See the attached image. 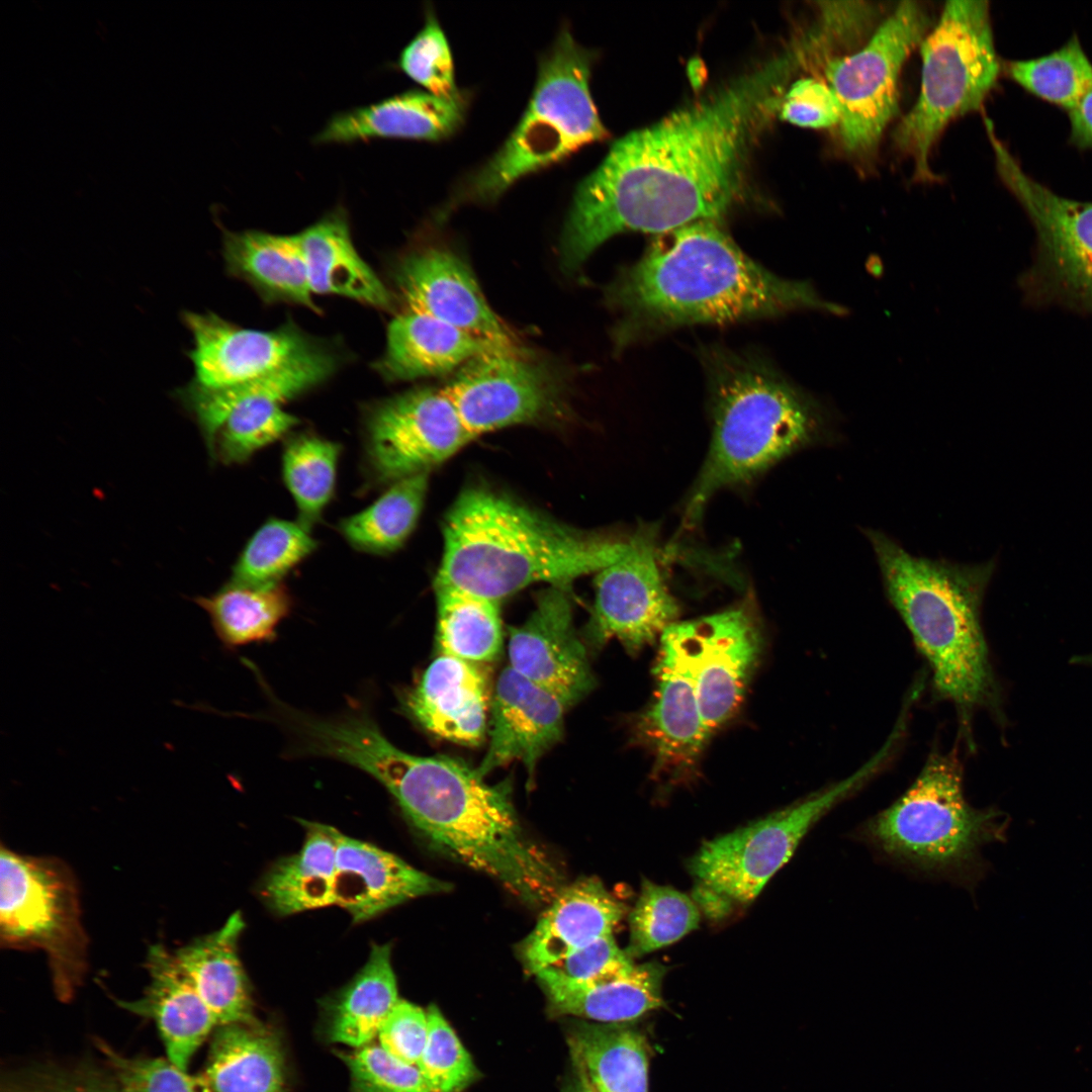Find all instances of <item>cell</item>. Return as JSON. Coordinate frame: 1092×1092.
I'll return each instance as SVG.
<instances>
[{"instance_id": "2", "label": "cell", "mask_w": 1092, "mask_h": 1092, "mask_svg": "<svg viewBox=\"0 0 1092 1092\" xmlns=\"http://www.w3.org/2000/svg\"><path fill=\"white\" fill-rule=\"evenodd\" d=\"M298 738L303 756L339 760L368 774L433 845L525 903H549L562 889L557 867L524 831L510 784L490 785L477 768L451 757L401 750L357 708L308 715Z\"/></svg>"}, {"instance_id": "15", "label": "cell", "mask_w": 1092, "mask_h": 1092, "mask_svg": "<svg viewBox=\"0 0 1092 1092\" xmlns=\"http://www.w3.org/2000/svg\"><path fill=\"white\" fill-rule=\"evenodd\" d=\"M472 439L443 388H418L371 411L366 463L375 483H393L429 472Z\"/></svg>"}, {"instance_id": "40", "label": "cell", "mask_w": 1092, "mask_h": 1092, "mask_svg": "<svg viewBox=\"0 0 1092 1092\" xmlns=\"http://www.w3.org/2000/svg\"><path fill=\"white\" fill-rule=\"evenodd\" d=\"M428 481L429 472H424L391 483L369 507L341 521V535L352 547L363 552L388 554L396 551L418 523Z\"/></svg>"}, {"instance_id": "30", "label": "cell", "mask_w": 1092, "mask_h": 1092, "mask_svg": "<svg viewBox=\"0 0 1092 1092\" xmlns=\"http://www.w3.org/2000/svg\"><path fill=\"white\" fill-rule=\"evenodd\" d=\"M312 294H333L387 308V288L356 251L347 213L337 207L295 235Z\"/></svg>"}, {"instance_id": "38", "label": "cell", "mask_w": 1092, "mask_h": 1092, "mask_svg": "<svg viewBox=\"0 0 1092 1092\" xmlns=\"http://www.w3.org/2000/svg\"><path fill=\"white\" fill-rule=\"evenodd\" d=\"M193 602L206 612L226 648L273 639L291 607L290 596L281 583L249 586L230 581L209 596L193 598Z\"/></svg>"}, {"instance_id": "16", "label": "cell", "mask_w": 1092, "mask_h": 1092, "mask_svg": "<svg viewBox=\"0 0 1092 1092\" xmlns=\"http://www.w3.org/2000/svg\"><path fill=\"white\" fill-rule=\"evenodd\" d=\"M596 574L590 634L597 644L617 639L635 653L675 623L678 605L665 582L653 531L639 530L626 553Z\"/></svg>"}, {"instance_id": "27", "label": "cell", "mask_w": 1092, "mask_h": 1092, "mask_svg": "<svg viewBox=\"0 0 1092 1092\" xmlns=\"http://www.w3.org/2000/svg\"><path fill=\"white\" fill-rule=\"evenodd\" d=\"M625 912V905L596 878H581L563 887L521 946L526 969L536 975L612 934Z\"/></svg>"}, {"instance_id": "52", "label": "cell", "mask_w": 1092, "mask_h": 1092, "mask_svg": "<svg viewBox=\"0 0 1092 1092\" xmlns=\"http://www.w3.org/2000/svg\"><path fill=\"white\" fill-rule=\"evenodd\" d=\"M428 1015L421 1007L399 999L381 1024L380 1046L392 1057L418 1066L428 1038Z\"/></svg>"}, {"instance_id": "9", "label": "cell", "mask_w": 1092, "mask_h": 1092, "mask_svg": "<svg viewBox=\"0 0 1092 1092\" xmlns=\"http://www.w3.org/2000/svg\"><path fill=\"white\" fill-rule=\"evenodd\" d=\"M918 98L894 133L898 150L914 163L922 182L935 176L929 166L933 146L954 119L978 110L996 84V55L986 1H949L921 42Z\"/></svg>"}, {"instance_id": "1", "label": "cell", "mask_w": 1092, "mask_h": 1092, "mask_svg": "<svg viewBox=\"0 0 1092 1092\" xmlns=\"http://www.w3.org/2000/svg\"><path fill=\"white\" fill-rule=\"evenodd\" d=\"M783 58L617 141L576 186L559 243L577 270L627 232L660 235L724 216L741 194L747 147L793 67Z\"/></svg>"}, {"instance_id": "28", "label": "cell", "mask_w": 1092, "mask_h": 1092, "mask_svg": "<svg viewBox=\"0 0 1092 1092\" xmlns=\"http://www.w3.org/2000/svg\"><path fill=\"white\" fill-rule=\"evenodd\" d=\"M304 390V376L294 367L231 388L233 407L216 433L211 457L226 465L244 463L286 435L299 420L282 404Z\"/></svg>"}, {"instance_id": "13", "label": "cell", "mask_w": 1092, "mask_h": 1092, "mask_svg": "<svg viewBox=\"0 0 1092 1092\" xmlns=\"http://www.w3.org/2000/svg\"><path fill=\"white\" fill-rule=\"evenodd\" d=\"M659 639L690 672L712 734L737 711L758 661L761 636L752 607L675 622Z\"/></svg>"}, {"instance_id": "50", "label": "cell", "mask_w": 1092, "mask_h": 1092, "mask_svg": "<svg viewBox=\"0 0 1092 1092\" xmlns=\"http://www.w3.org/2000/svg\"><path fill=\"white\" fill-rule=\"evenodd\" d=\"M1 1092H117L109 1070L39 1066L7 1076Z\"/></svg>"}, {"instance_id": "12", "label": "cell", "mask_w": 1092, "mask_h": 1092, "mask_svg": "<svg viewBox=\"0 0 1092 1092\" xmlns=\"http://www.w3.org/2000/svg\"><path fill=\"white\" fill-rule=\"evenodd\" d=\"M929 20L922 3L901 2L863 47L827 64L826 83L841 109L839 138L849 156L866 159L878 148L897 111L903 65L924 39Z\"/></svg>"}, {"instance_id": "26", "label": "cell", "mask_w": 1092, "mask_h": 1092, "mask_svg": "<svg viewBox=\"0 0 1092 1092\" xmlns=\"http://www.w3.org/2000/svg\"><path fill=\"white\" fill-rule=\"evenodd\" d=\"M146 967L150 984L134 1001H118L135 1014L152 1018L160 1031L168 1059L183 1071L217 1021L197 993L174 952L152 945Z\"/></svg>"}, {"instance_id": "36", "label": "cell", "mask_w": 1092, "mask_h": 1092, "mask_svg": "<svg viewBox=\"0 0 1092 1092\" xmlns=\"http://www.w3.org/2000/svg\"><path fill=\"white\" fill-rule=\"evenodd\" d=\"M666 968L658 962L635 965L616 980L593 986L541 982L551 1007L560 1014L600 1023L631 1022L663 1006Z\"/></svg>"}, {"instance_id": "53", "label": "cell", "mask_w": 1092, "mask_h": 1092, "mask_svg": "<svg viewBox=\"0 0 1092 1092\" xmlns=\"http://www.w3.org/2000/svg\"><path fill=\"white\" fill-rule=\"evenodd\" d=\"M1072 140L1079 146L1092 147V87L1069 111Z\"/></svg>"}, {"instance_id": "14", "label": "cell", "mask_w": 1092, "mask_h": 1092, "mask_svg": "<svg viewBox=\"0 0 1092 1092\" xmlns=\"http://www.w3.org/2000/svg\"><path fill=\"white\" fill-rule=\"evenodd\" d=\"M998 173L1038 239L1036 272L1051 293L1092 311V202L1059 196L1027 176L986 120Z\"/></svg>"}, {"instance_id": "33", "label": "cell", "mask_w": 1092, "mask_h": 1092, "mask_svg": "<svg viewBox=\"0 0 1092 1092\" xmlns=\"http://www.w3.org/2000/svg\"><path fill=\"white\" fill-rule=\"evenodd\" d=\"M299 821L305 829L301 848L277 860L262 882L263 898L279 915L334 906L339 830Z\"/></svg>"}, {"instance_id": "29", "label": "cell", "mask_w": 1092, "mask_h": 1092, "mask_svg": "<svg viewBox=\"0 0 1092 1092\" xmlns=\"http://www.w3.org/2000/svg\"><path fill=\"white\" fill-rule=\"evenodd\" d=\"M497 349L510 348L406 309L390 322L385 351L375 366L388 380H412L458 370L477 356Z\"/></svg>"}, {"instance_id": "20", "label": "cell", "mask_w": 1092, "mask_h": 1092, "mask_svg": "<svg viewBox=\"0 0 1092 1092\" xmlns=\"http://www.w3.org/2000/svg\"><path fill=\"white\" fill-rule=\"evenodd\" d=\"M407 309L422 312L504 348H520L487 303L473 273L456 254L428 247L405 256L394 273Z\"/></svg>"}, {"instance_id": "5", "label": "cell", "mask_w": 1092, "mask_h": 1092, "mask_svg": "<svg viewBox=\"0 0 1092 1092\" xmlns=\"http://www.w3.org/2000/svg\"><path fill=\"white\" fill-rule=\"evenodd\" d=\"M864 533L888 599L927 660L937 694L954 704L965 720L984 708L1004 726L1002 688L981 622L995 560L961 564L919 557L883 532Z\"/></svg>"}, {"instance_id": "49", "label": "cell", "mask_w": 1092, "mask_h": 1092, "mask_svg": "<svg viewBox=\"0 0 1092 1092\" xmlns=\"http://www.w3.org/2000/svg\"><path fill=\"white\" fill-rule=\"evenodd\" d=\"M349 1068L353 1092H432L421 1070L377 1044L339 1053Z\"/></svg>"}, {"instance_id": "25", "label": "cell", "mask_w": 1092, "mask_h": 1092, "mask_svg": "<svg viewBox=\"0 0 1092 1092\" xmlns=\"http://www.w3.org/2000/svg\"><path fill=\"white\" fill-rule=\"evenodd\" d=\"M405 711L430 733L468 746L484 738L487 680L475 663L440 654L403 700Z\"/></svg>"}, {"instance_id": "18", "label": "cell", "mask_w": 1092, "mask_h": 1092, "mask_svg": "<svg viewBox=\"0 0 1092 1092\" xmlns=\"http://www.w3.org/2000/svg\"><path fill=\"white\" fill-rule=\"evenodd\" d=\"M181 317L193 338L187 352L194 368L191 382L207 389L240 385L323 351L293 325L258 331L211 311L185 310Z\"/></svg>"}, {"instance_id": "32", "label": "cell", "mask_w": 1092, "mask_h": 1092, "mask_svg": "<svg viewBox=\"0 0 1092 1092\" xmlns=\"http://www.w3.org/2000/svg\"><path fill=\"white\" fill-rule=\"evenodd\" d=\"M202 1076L213 1092H286L279 1035L259 1022L219 1025Z\"/></svg>"}, {"instance_id": "23", "label": "cell", "mask_w": 1092, "mask_h": 1092, "mask_svg": "<svg viewBox=\"0 0 1092 1092\" xmlns=\"http://www.w3.org/2000/svg\"><path fill=\"white\" fill-rule=\"evenodd\" d=\"M472 97V91L468 89L453 98L439 97L423 89L407 90L334 115L315 135L314 142L445 141L455 135L465 123Z\"/></svg>"}, {"instance_id": "19", "label": "cell", "mask_w": 1092, "mask_h": 1092, "mask_svg": "<svg viewBox=\"0 0 1092 1092\" xmlns=\"http://www.w3.org/2000/svg\"><path fill=\"white\" fill-rule=\"evenodd\" d=\"M565 585L543 590L526 622L511 628L509 666L552 693L567 708L590 692L595 678L574 630Z\"/></svg>"}, {"instance_id": "46", "label": "cell", "mask_w": 1092, "mask_h": 1092, "mask_svg": "<svg viewBox=\"0 0 1092 1092\" xmlns=\"http://www.w3.org/2000/svg\"><path fill=\"white\" fill-rule=\"evenodd\" d=\"M427 1015L428 1038L418 1067L432 1092H462L478 1070L439 1008L431 1005Z\"/></svg>"}, {"instance_id": "37", "label": "cell", "mask_w": 1092, "mask_h": 1092, "mask_svg": "<svg viewBox=\"0 0 1092 1092\" xmlns=\"http://www.w3.org/2000/svg\"><path fill=\"white\" fill-rule=\"evenodd\" d=\"M398 1000L391 946L374 943L366 964L333 1003L330 1038L356 1049L369 1044Z\"/></svg>"}, {"instance_id": "47", "label": "cell", "mask_w": 1092, "mask_h": 1092, "mask_svg": "<svg viewBox=\"0 0 1092 1092\" xmlns=\"http://www.w3.org/2000/svg\"><path fill=\"white\" fill-rule=\"evenodd\" d=\"M634 967V960L609 934L549 965L536 976L540 983L593 986L621 978Z\"/></svg>"}, {"instance_id": "3", "label": "cell", "mask_w": 1092, "mask_h": 1092, "mask_svg": "<svg viewBox=\"0 0 1092 1092\" xmlns=\"http://www.w3.org/2000/svg\"><path fill=\"white\" fill-rule=\"evenodd\" d=\"M621 346L690 325H724L802 309L841 314L807 282L785 279L747 256L718 221L653 238L606 289Z\"/></svg>"}, {"instance_id": "8", "label": "cell", "mask_w": 1092, "mask_h": 1092, "mask_svg": "<svg viewBox=\"0 0 1092 1092\" xmlns=\"http://www.w3.org/2000/svg\"><path fill=\"white\" fill-rule=\"evenodd\" d=\"M956 748L932 753L914 783L860 828L881 854L921 872L963 876L983 845L1002 839V812L978 809L966 799Z\"/></svg>"}, {"instance_id": "54", "label": "cell", "mask_w": 1092, "mask_h": 1092, "mask_svg": "<svg viewBox=\"0 0 1092 1092\" xmlns=\"http://www.w3.org/2000/svg\"><path fill=\"white\" fill-rule=\"evenodd\" d=\"M575 1067V1077L564 1092H595L583 1072Z\"/></svg>"}, {"instance_id": "34", "label": "cell", "mask_w": 1092, "mask_h": 1092, "mask_svg": "<svg viewBox=\"0 0 1092 1092\" xmlns=\"http://www.w3.org/2000/svg\"><path fill=\"white\" fill-rule=\"evenodd\" d=\"M568 1045L595 1092H648L651 1049L631 1022H581L571 1029Z\"/></svg>"}, {"instance_id": "44", "label": "cell", "mask_w": 1092, "mask_h": 1092, "mask_svg": "<svg viewBox=\"0 0 1092 1092\" xmlns=\"http://www.w3.org/2000/svg\"><path fill=\"white\" fill-rule=\"evenodd\" d=\"M1008 73L1029 92L1068 111L1092 87V64L1076 36L1050 55L1010 63Z\"/></svg>"}, {"instance_id": "6", "label": "cell", "mask_w": 1092, "mask_h": 1092, "mask_svg": "<svg viewBox=\"0 0 1092 1092\" xmlns=\"http://www.w3.org/2000/svg\"><path fill=\"white\" fill-rule=\"evenodd\" d=\"M709 383L712 438L690 492L685 521L696 523L719 490L750 482L826 439L822 407L759 357L724 348L702 354Z\"/></svg>"}, {"instance_id": "45", "label": "cell", "mask_w": 1092, "mask_h": 1092, "mask_svg": "<svg viewBox=\"0 0 1092 1092\" xmlns=\"http://www.w3.org/2000/svg\"><path fill=\"white\" fill-rule=\"evenodd\" d=\"M397 67L436 96L453 98L463 90L456 84L451 48L432 7L425 9L424 25L400 52Z\"/></svg>"}, {"instance_id": "43", "label": "cell", "mask_w": 1092, "mask_h": 1092, "mask_svg": "<svg viewBox=\"0 0 1092 1092\" xmlns=\"http://www.w3.org/2000/svg\"><path fill=\"white\" fill-rule=\"evenodd\" d=\"M700 912L686 894L643 880L629 915L630 936L625 951L634 960L669 945L696 929Z\"/></svg>"}, {"instance_id": "24", "label": "cell", "mask_w": 1092, "mask_h": 1092, "mask_svg": "<svg viewBox=\"0 0 1092 1092\" xmlns=\"http://www.w3.org/2000/svg\"><path fill=\"white\" fill-rule=\"evenodd\" d=\"M447 889L446 883L397 855L339 831L334 906L345 909L354 922Z\"/></svg>"}, {"instance_id": "31", "label": "cell", "mask_w": 1092, "mask_h": 1092, "mask_svg": "<svg viewBox=\"0 0 1092 1092\" xmlns=\"http://www.w3.org/2000/svg\"><path fill=\"white\" fill-rule=\"evenodd\" d=\"M244 927L242 914L235 912L217 930L174 951L218 1026L259 1022L254 1016L248 979L238 952Z\"/></svg>"}, {"instance_id": "4", "label": "cell", "mask_w": 1092, "mask_h": 1092, "mask_svg": "<svg viewBox=\"0 0 1092 1092\" xmlns=\"http://www.w3.org/2000/svg\"><path fill=\"white\" fill-rule=\"evenodd\" d=\"M435 585L499 602L536 582L565 585L620 559L629 540L560 525L482 486L463 490L443 524Z\"/></svg>"}, {"instance_id": "21", "label": "cell", "mask_w": 1092, "mask_h": 1092, "mask_svg": "<svg viewBox=\"0 0 1092 1092\" xmlns=\"http://www.w3.org/2000/svg\"><path fill=\"white\" fill-rule=\"evenodd\" d=\"M656 688L636 723V736L654 758V772L678 779L692 772L709 733L692 676L672 649L660 642Z\"/></svg>"}, {"instance_id": "22", "label": "cell", "mask_w": 1092, "mask_h": 1092, "mask_svg": "<svg viewBox=\"0 0 1092 1092\" xmlns=\"http://www.w3.org/2000/svg\"><path fill=\"white\" fill-rule=\"evenodd\" d=\"M565 708L552 693L506 667L495 685L489 745L479 774L485 777L518 760L531 775L540 757L562 737Z\"/></svg>"}, {"instance_id": "41", "label": "cell", "mask_w": 1092, "mask_h": 1092, "mask_svg": "<svg viewBox=\"0 0 1092 1092\" xmlns=\"http://www.w3.org/2000/svg\"><path fill=\"white\" fill-rule=\"evenodd\" d=\"M341 446L312 434L289 439L282 455V474L298 511V522L310 528L322 517L335 490Z\"/></svg>"}, {"instance_id": "35", "label": "cell", "mask_w": 1092, "mask_h": 1092, "mask_svg": "<svg viewBox=\"0 0 1092 1092\" xmlns=\"http://www.w3.org/2000/svg\"><path fill=\"white\" fill-rule=\"evenodd\" d=\"M223 256L232 274L268 297L316 309L295 235L225 232Z\"/></svg>"}, {"instance_id": "7", "label": "cell", "mask_w": 1092, "mask_h": 1092, "mask_svg": "<svg viewBox=\"0 0 1092 1092\" xmlns=\"http://www.w3.org/2000/svg\"><path fill=\"white\" fill-rule=\"evenodd\" d=\"M595 58L562 24L539 57L535 86L519 122L494 154L460 180L452 205L493 203L523 178L608 136L589 86Z\"/></svg>"}, {"instance_id": "51", "label": "cell", "mask_w": 1092, "mask_h": 1092, "mask_svg": "<svg viewBox=\"0 0 1092 1092\" xmlns=\"http://www.w3.org/2000/svg\"><path fill=\"white\" fill-rule=\"evenodd\" d=\"M781 117L798 126L830 128L839 124V102L826 82L804 78L795 82L784 96Z\"/></svg>"}, {"instance_id": "17", "label": "cell", "mask_w": 1092, "mask_h": 1092, "mask_svg": "<svg viewBox=\"0 0 1092 1092\" xmlns=\"http://www.w3.org/2000/svg\"><path fill=\"white\" fill-rule=\"evenodd\" d=\"M443 390L473 438L542 420L559 399L551 373L522 348L477 356L459 368Z\"/></svg>"}, {"instance_id": "48", "label": "cell", "mask_w": 1092, "mask_h": 1092, "mask_svg": "<svg viewBox=\"0 0 1092 1092\" xmlns=\"http://www.w3.org/2000/svg\"><path fill=\"white\" fill-rule=\"evenodd\" d=\"M105 1056L117 1092H210L205 1078L190 1076L169 1059L126 1058L103 1042Z\"/></svg>"}, {"instance_id": "39", "label": "cell", "mask_w": 1092, "mask_h": 1092, "mask_svg": "<svg viewBox=\"0 0 1092 1092\" xmlns=\"http://www.w3.org/2000/svg\"><path fill=\"white\" fill-rule=\"evenodd\" d=\"M435 590L439 653L472 663L495 659L503 644L498 602L450 586Z\"/></svg>"}, {"instance_id": "11", "label": "cell", "mask_w": 1092, "mask_h": 1092, "mask_svg": "<svg viewBox=\"0 0 1092 1092\" xmlns=\"http://www.w3.org/2000/svg\"><path fill=\"white\" fill-rule=\"evenodd\" d=\"M0 939L14 949H40L60 997L69 998L87 968L75 876L61 859L1 846Z\"/></svg>"}, {"instance_id": "42", "label": "cell", "mask_w": 1092, "mask_h": 1092, "mask_svg": "<svg viewBox=\"0 0 1092 1092\" xmlns=\"http://www.w3.org/2000/svg\"><path fill=\"white\" fill-rule=\"evenodd\" d=\"M308 530L299 522L269 519L245 545L233 567L231 581L249 586L280 583L316 548Z\"/></svg>"}, {"instance_id": "10", "label": "cell", "mask_w": 1092, "mask_h": 1092, "mask_svg": "<svg viewBox=\"0 0 1092 1092\" xmlns=\"http://www.w3.org/2000/svg\"><path fill=\"white\" fill-rule=\"evenodd\" d=\"M900 739L883 747L846 779L732 832L706 841L688 868L701 895L747 904L792 857L810 829L832 808L862 788L887 762Z\"/></svg>"}]
</instances>
